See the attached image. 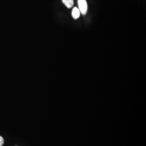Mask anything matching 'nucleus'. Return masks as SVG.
Returning <instances> with one entry per match:
<instances>
[{
  "label": "nucleus",
  "mask_w": 146,
  "mask_h": 146,
  "mask_svg": "<svg viewBox=\"0 0 146 146\" xmlns=\"http://www.w3.org/2000/svg\"><path fill=\"white\" fill-rule=\"evenodd\" d=\"M79 11L82 15H86L88 11V5L86 0H78Z\"/></svg>",
  "instance_id": "nucleus-1"
},
{
  "label": "nucleus",
  "mask_w": 146,
  "mask_h": 146,
  "mask_svg": "<svg viewBox=\"0 0 146 146\" xmlns=\"http://www.w3.org/2000/svg\"><path fill=\"white\" fill-rule=\"evenodd\" d=\"M72 14V16H73V18L74 19L76 20L79 18V17L80 16V11L77 7H74L73 8Z\"/></svg>",
  "instance_id": "nucleus-2"
},
{
  "label": "nucleus",
  "mask_w": 146,
  "mask_h": 146,
  "mask_svg": "<svg viewBox=\"0 0 146 146\" xmlns=\"http://www.w3.org/2000/svg\"><path fill=\"white\" fill-rule=\"evenodd\" d=\"M62 1L68 8H71L74 5V0H62Z\"/></svg>",
  "instance_id": "nucleus-3"
},
{
  "label": "nucleus",
  "mask_w": 146,
  "mask_h": 146,
  "mask_svg": "<svg viewBox=\"0 0 146 146\" xmlns=\"http://www.w3.org/2000/svg\"><path fill=\"white\" fill-rule=\"evenodd\" d=\"M4 143V139L2 136H0V146H2Z\"/></svg>",
  "instance_id": "nucleus-4"
}]
</instances>
